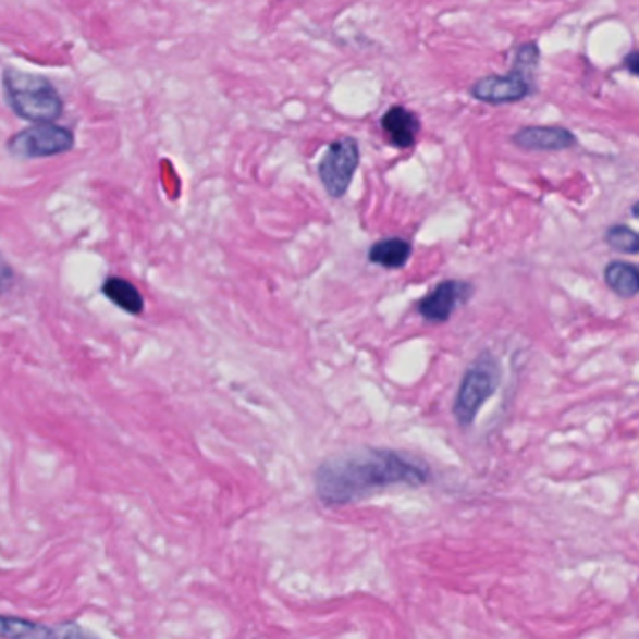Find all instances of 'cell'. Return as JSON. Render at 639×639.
I'll return each mask as SVG.
<instances>
[{
    "instance_id": "obj_5",
    "label": "cell",
    "mask_w": 639,
    "mask_h": 639,
    "mask_svg": "<svg viewBox=\"0 0 639 639\" xmlns=\"http://www.w3.org/2000/svg\"><path fill=\"white\" fill-rule=\"evenodd\" d=\"M73 146H75V135L72 130L47 122V124H36L15 133L8 139L7 148L8 152L15 158L40 159L67 153L73 150Z\"/></svg>"
},
{
    "instance_id": "obj_15",
    "label": "cell",
    "mask_w": 639,
    "mask_h": 639,
    "mask_svg": "<svg viewBox=\"0 0 639 639\" xmlns=\"http://www.w3.org/2000/svg\"><path fill=\"white\" fill-rule=\"evenodd\" d=\"M44 639H98L75 620H62L53 626H46Z\"/></svg>"
},
{
    "instance_id": "obj_10",
    "label": "cell",
    "mask_w": 639,
    "mask_h": 639,
    "mask_svg": "<svg viewBox=\"0 0 639 639\" xmlns=\"http://www.w3.org/2000/svg\"><path fill=\"white\" fill-rule=\"evenodd\" d=\"M411 244L404 237H385L376 242L369 250V260L372 265L382 266L388 270H398L408 265L411 257Z\"/></svg>"
},
{
    "instance_id": "obj_11",
    "label": "cell",
    "mask_w": 639,
    "mask_h": 639,
    "mask_svg": "<svg viewBox=\"0 0 639 639\" xmlns=\"http://www.w3.org/2000/svg\"><path fill=\"white\" fill-rule=\"evenodd\" d=\"M101 294L119 309L135 315V317L143 315V310H145V297L137 291L135 284L125 281V279L107 278L106 283L101 284Z\"/></svg>"
},
{
    "instance_id": "obj_6",
    "label": "cell",
    "mask_w": 639,
    "mask_h": 639,
    "mask_svg": "<svg viewBox=\"0 0 639 639\" xmlns=\"http://www.w3.org/2000/svg\"><path fill=\"white\" fill-rule=\"evenodd\" d=\"M359 161L361 152L356 139L344 137L331 143L328 152L323 153L322 161L318 163V176L330 197L343 198L348 193Z\"/></svg>"
},
{
    "instance_id": "obj_7",
    "label": "cell",
    "mask_w": 639,
    "mask_h": 639,
    "mask_svg": "<svg viewBox=\"0 0 639 639\" xmlns=\"http://www.w3.org/2000/svg\"><path fill=\"white\" fill-rule=\"evenodd\" d=\"M474 294V286L466 281H456L447 279L438 284L429 296L422 297L419 302V315L427 322L443 323L453 317V312L458 309V305L466 304Z\"/></svg>"
},
{
    "instance_id": "obj_18",
    "label": "cell",
    "mask_w": 639,
    "mask_h": 639,
    "mask_svg": "<svg viewBox=\"0 0 639 639\" xmlns=\"http://www.w3.org/2000/svg\"><path fill=\"white\" fill-rule=\"evenodd\" d=\"M630 211H632L634 218L639 219V200L632 206V210Z\"/></svg>"
},
{
    "instance_id": "obj_2",
    "label": "cell",
    "mask_w": 639,
    "mask_h": 639,
    "mask_svg": "<svg viewBox=\"0 0 639 639\" xmlns=\"http://www.w3.org/2000/svg\"><path fill=\"white\" fill-rule=\"evenodd\" d=\"M2 90L10 109L34 124L54 122L64 111L62 98L51 81L36 73L7 67L2 73Z\"/></svg>"
},
{
    "instance_id": "obj_16",
    "label": "cell",
    "mask_w": 639,
    "mask_h": 639,
    "mask_svg": "<svg viewBox=\"0 0 639 639\" xmlns=\"http://www.w3.org/2000/svg\"><path fill=\"white\" fill-rule=\"evenodd\" d=\"M15 271L12 266L8 265L4 258L0 257V294L10 292L14 288Z\"/></svg>"
},
{
    "instance_id": "obj_12",
    "label": "cell",
    "mask_w": 639,
    "mask_h": 639,
    "mask_svg": "<svg viewBox=\"0 0 639 639\" xmlns=\"http://www.w3.org/2000/svg\"><path fill=\"white\" fill-rule=\"evenodd\" d=\"M604 281L617 296L625 299H632L639 294V268L630 262L612 260L604 270Z\"/></svg>"
},
{
    "instance_id": "obj_4",
    "label": "cell",
    "mask_w": 639,
    "mask_h": 639,
    "mask_svg": "<svg viewBox=\"0 0 639 639\" xmlns=\"http://www.w3.org/2000/svg\"><path fill=\"white\" fill-rule=\"evenodd\" d=\"M501 382V367L492 352H482L462 378L453 414L460 427H471L482 406L494 395Z\"/></svg>"
},
{
    "instance_id": "obj_3",
    "label": "cell",
    "mask_w": 639,
    "mask_h": 639,
    "mask_svg": "<svg viewBox=\"0 0 639 639\" xmlns=\"http://www.w3.org/2000/svg\"><path fill=\"white\" fill-rule=\"evenodd\" d=\"M539 64V47L526 44L516 51L515 66L508 75H488L471 86V96L482 103L503 106L516 103L533 93L529 73Z\"/></svg>"
},
{
    "instance_id": "obj_1",
    "label": "cell",
    "mask_w": 639,
    "mask_h": 639,
    "mask_svg": "<svg viewBox=\"0 0 639 639\" xmlns=\"http://www.w3.org/2000/svg\"><path fill=\"white\" fill-rule=\"evenodd\" d=\"M430 468L393 448H357L330 456L318 466L315 490L325 505H348L395 487H425Z\"/></svg>"
},
{
    "instance_id": "obj_9",
    "label": "cell",
    "mask_w": 639,
    "mask_h": 639,
    "mask_svg": "<svg viewBox=\"0 0 639 639\" xmlns=\"http://www.w3.org/2000/svg\"><path fill=\"white\" fill-rule=\"evenodd\" d=\"M382 130L391 145L404 150L416 145L417 135L421 132V122L417 119L416 112L403 106H395L383 114Z\"/></svg>"
},
{
    "instance_id": "obj_17",
    "label": "cell",
    "mask_w": 639,
    "mask_h": 639,
    "mask_svg": "<svg viewBox=\"0 0 639 639\" xmlns=\"http://www.w3.org/2000/svg\"><path fill=\"white\" fill-rule=\"evenodd\" d=\"M625 66L628 67V72H632L639 77V49L634 53L626 54Z\"/></svg>"
},
{
    "instance_id": "obj_14",
    "label": "cell",
    "mask_w": 639,
    "mask_h": 639,
    "mask_svg": "<svg viewBox=\"0 0 639 639\" xmlns=\"http://www.w3.org/2000/svg\"><path fill=\"white\" fill-rule=\"evenodd\" d=\"M604 242L617 253L639 255V232L626 224H612L604 234Z\"/></svg>"
},
{
    "instance_id": "obj_13",
    "label": "cell",
    "mask_w": 639,
    "mask_h": 639,
    "mask_svg": "<svg viewBox=\"0 0 639 639\" xmlns=\"http://www.w3.org/2000/svg\"><path fill=\"white\" fill-rule=\"evenodd\" d=\"M46 626L14 615H0V639H44Z\"/></svg>"
},
{
    "instance_id": "obj_8",
    "label": "cell",
    "mask_w": 639,
    "mask_h": 639,
    "mask_svg": "<svg viewBox=\"0 0 639 639\" xmlns=\"http://www.w3.org/2000/svg\"><path fill=\"white\" fill-rule=\"evenodd\" d=\"M513 143L528 152H563L576 146L578 139L560 125H528L513 135Z\"/></svg>"
}]
</instances>
